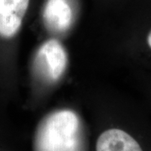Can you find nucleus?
<instances>
[{
	"label": "nucleus",
	"instance_id": "nucleus-1",
	"mask_svg": "<svg viewBox=\"0 0 151 151\" xmlns=\"http://www.w3.org/2000/svg\"><path fill=\"white\" fill-rule=\"evenodd\" d=\"M35 151H83L81 122L70 110L47 115L38 126Z\"/></svg>",
	"mask_w": 151,
	"mask_h": 151
},
{
	"label": "nucleus",
	"instance_id": "nucleus-2",
	"mask_svg": "<svg viewBox=\"0 0 151 151\" xmlns=\"http://www.w3.org/2000/svg\"><path fill=\"white\" fill-rule=\"evenodd\" d=\"M66 64L65 50L57 40H48L40 46L35 57V65L38 72L45 80L51 82L59 80L65 72Z\"/></svg>",
	"mask_w": 151,
	"mask_h": 151
},
{
	"label": "nucleus",
	"instance_id": "nucleus-3",
	"mask_svg": "<svg viewBox=\"0 0 151 151\" xmlns=\"http://www.w3.org/2000/svg\"><path fill=\"white\" fill-rule=\"evenodd\" d=\"M29 0H0V36L9 39L21 27Z\"/></svg>",
	"mask_w": 151,
	"mask_h": 151
},
{
	"label": "nucleus",
	"instance_id": "nucleus-4",
	"mask_svg": "<svg viewBox=\"0 0 151 151\" xmlns=\"http://www.w3.org/2000/svg\"><path fill=\"white\" fill-rule=\"evenodd\" d=\"M43 17L46 26L55 32H64L70 28L73 11L68 0H48Z\"/></svg>",
	"mask_w": 151,
	"mask_h": 151
},
{
	"label": "nucleus",
	"instance_id": "nucleus-5",
	"mask_svg": "<svg viewBox=\"0 0 151 151\" xmlns=\"http://www.w3.org/2000/svg\"><path fill=\"white\" fill-rule=\"evenodd\" d=\"M96 151H143L139 143L125 131L112 129L97 139Z\"/></svg>",
	"mask_w": 151,
	"mask_h": 151
},
{
	"label": "nucleus",
	"instance_id": "nucleus-6",
	"mask_svg": "<svg viewBox=\"0 0 151 151\" xmlns=\"http://www.w3.org/2000/svg\"><path fill=\"white\" fill-rule=\"evenodd\" d=\"M147 40H148V44H149V45H150V47L151 48V31L149 34V35H148V39H147Z\"/></svg>",
	"mask_w": 151,
	"mask_h": 151
}]
</instances>
